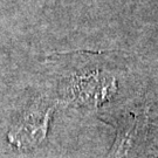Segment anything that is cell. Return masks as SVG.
Wrapping results in <instances>:
<instances>
[{
  "mask_svg": "<svg viewBox=\"0 0 158 158\" xmlns=\"http://www.w3.org/2000/svg\"><path fill=\"white\" fill-rule=\"evenodd\" d=\"M142 121L139 117H136L132 123L125 127L123 131L119 132L116 143L114 145L111 152L108 158H123L130 151V149L135 145L136 137L141 130Z\"/></svg>",
  "mask_w": 158,
  "mask_h": 158,
  "instance_id": "2",
  "label": "cell"
},
{
  "mask_svg": "<svg viewBox=\"0 0 158 158\" xmlns=\"http://www.w3.org/2000/svg\"><path fill=\"white\" fill-rule=\"evenodd\" d=\"M48 115L49 110L45 114H29L15 129L8 134L10 142L19 148L34 147L40 143L46 136Z\"/></svg>",
  "mask_w": 158,
  "mask_h": 158,
  "instance_id": "1",
  "label": "cell"
}]
</instances>
